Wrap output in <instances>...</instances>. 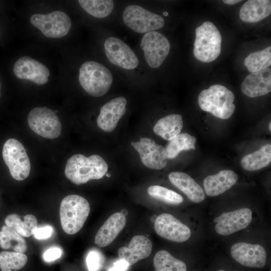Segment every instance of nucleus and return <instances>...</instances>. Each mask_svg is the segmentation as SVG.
<instances>
[{
  "label": "nucleus",
  "instance_id": "4468645a",
  "mask_svg": "<svg viewBox=\"0 0 271 271\" xmlns=\"http://www.w3.org/2000/svg\"><path fill=\"white\" fill-rule=\"evenodd\" d=\"M154 228L159 236L174 242H184L191 234L190 229L186 225L169 213L159 215L155 219Z\"/></svg>",
  "mask_w": 271,
  "mask_h": 271
},
{
  "label": "nucleus",
  "instance_id": "c85d7f7f",
  "mask_svg": "<svg viewBox=\"0 0 271 271\" xmlns=\"http://www.w3.org/2000/svg\"><path fill=\"white\" fill-rule=\"evenodd\" d=\"M155 271H186V264L165 250L158 251L153 259Z\"/></svg>",
  "mask_w": 271,
  "mask_h": 271
},
{
  "label": "nucleus",
  "instance_id": "b1692460",
  "mask_svg": "<svg viewBox=\"0 0 271 271\" xmlns=\"http://www.w3.org/2000/svg\"><path fill=\"white\" fill-rule=\"evenodd\" d=\"M183 126L182 116L172 114L160 119L155 124L153 130L157 135L169 141L180 133Z\"/></svg>",
  "mask_w": 271,
  "mask_h": 271
},
{
  "label": "nucleus",
  "instance_id": "423d86ee",
  "mask_svg": "<svg viewBox=\"0 0 271 271\" xmlns=\"http://www.w3.org/2000/svg\"><path fill=\"white\" fill-rule=\"evenodd\" d=\"M2 156L14 179L22 181L29 176L30 161L25 147L20 142L15 139L8 140L3 146Z\"/></svg>",
  "mask_w": 271,
  "mask_h": 271
},
{
  "label": "nucleus",
  "instance_id": "c9c22d12",
  "mask_svg": "<svg viewBox=\"0 0 271 271\" xmlns=\"http://www.w3.org/2000/svg\"><path fill=\"white\" fill-rule=\"evenodd\" d=\"M53 229L50 226L37 228L35 230L34 236L38 239H46L49 237L52 233Z\"/></svg>",
  "mask_w": 271,
  "mask_h": 271
},
{
  "label": "nucleus",
  "instance_id": "a211bd4d",
  "mask_svg": "<svg viewBox=\"0 0 271 271\" xmlns=\"http://www.w3.org/2000/svg\"><path fill=\"white\" fill-rule=\"evenodd\" d=\"M241 90L249 97L265 95L271 91V68H266L248 75L241 84Z\"/></svg>",
  "mask_w": 271,
  "mask_h": 271
},
{
  "label": "nucleus",
  "instance_id": "4c0bfd02",
  "mask_svg": "<svg viewBox=\"0 0 271 271\" xmlns=\"http://www.w3.org/2000/svg\"><path fill=\"white\" fill-rule=\"evenodd\" d=\"M241 2L240 0H223V2L228 5H233Z\"/></svg>",
  "mask_w": 271,
  "mask_h": 271
},
{
  "label": "nucleus",
  "instance_id": "2f4dec72",
  "mask_svg": "<svg viewBox=\"0 0 271 271\" xmlns=\"http://www.w3.org/2000/svg\"><path fill=\"white\" fill-rule=\"evenodd\" d=\"M28 260L24 253L3 251L0 252L1 271H16L23 268Z\"/></svg>",
  "mask_w": 271,
  "mask_h": 271
},
{
  "label": "nucleus",
  "instance_id": "f704fd0d",
  "mask_svg": "<svg viewBox=\"0 0 271 271\" xmlns=\"http://www.w3.org/2000/svg\"><path fill=\"white\" fill-rule=\"evenodd\" d=\"M62 253L61 249L57 247H53L48 249L44 253L43 257L45 261L51 262L60 258Z\"/></svg>",
  "mask_w": 271,
  "mask_h": 271
},
{
  "label": "nucleus",
  "instance_id": "7ed1b4c3",
  "mask_svg": "<svg viewBox=\"0 0 271 271\" xmlns=\"http://www.w3.org/2000/svg\"><path fill=\"white\" fill-rule=\"evenodd\" d=\"M90 210L88 201L78 195H69L62 200L60 207V222L64 231L74 234L84 225Z\"/></svg>",
  "mask_w": 271,
  "mask_h": 271
},
{
  "label": "nucleus",
  "instance_id": "7c9ffc66",
  "mask_svg": "<svg viewBox=\"0 0 271 271\" xmlns=\"http://www.w3.org/2000/svg\"><path fill=\"white\" fill-rule=\"evenodd\" d=\"M78 3L85 11L97 18L107 17L114 8V1L111 0H79Z\"/></svg>",
  "mask_w": 271,
  "mask_h": 271
},
{
  "label": "nucleus",
  "instance_id": "20e7f679",
  "mask_svg": "<svg viewBox=\"0 0 271 271\" xmlns=\"http://www.w3.org/2000/svg\"><path fill=\"white\" fill-rule=\"evenodd\" d=\"M78 79L87 93L94 97H100L110 89L113 77L104 65L96 61H88L80 66Z\"/></svg>",
  "mask_w": 271,
  "mask_h": 271
},
{
  "label": "nucleus",
  "instance_id": "0eeeda50",
  "mask_svg": "<svg viewBox=\"0 0 271 271\" xmlns=\"http://www.w3.org/2000/svg\"><path fill=\"white\" fill-rule=\"evenodd\" d=\"M124 24L138 33H147L164 27V18L137 5L127 6L122 13Z\"/></svg>",
  "mask_w": 271,
  "mask_h": 271
},
{
  "label": "nucleus",
  "instance_id": "6e6552de",
  "mask_svg": "<svg viewBox=\"0 0 271 271\" xmlns=\"http://www.w3.org/2000/svg\"><path fill=\"white\" fill-rule=\"evenodd\" d=\"M28 122L34 132L45 138L54 139L62 132V125L57 115L46 107L32 109L29 113Z\"/></svg>",
  "mask_w": 271,
  "mask_h": 271
},
{
  "label": "nucleus",
  "instance_id": "bb28decb",
  "mask_svg": "<svg viewBox=\"0 0 271 271\" xmlns=\"http://www.w3.org/2000/svg\"><path fill=\"white\" fill-rule=\"evenodd\" d=\"M0 246L4 249H12L15 252L24 253L27 249V242L15 229L4 225L0 231Z\"/></svg>",
  "mask_w": 271,
  "mask_h": 271
},
{
  "label": "nucleus",
  "instance_id": "f257e3e1",
  "mask_svg": "<svg viewBox=\"0 0 271 271\" xmlns=\"http://www.w3.org/2000/svg\"><path fill=\"white\" fill-rule=\"evenodd\" d=\"M108 165L99 155H92L86 157L75 154L67 161L65 175L74 184L79 185L90 180L101 179L106 174Z\"/></svg>",
  "mask_w": 271,
  "mask_h": 271
},
{
  "label": "nucleus",
  "instance_id": "9b49d317",
  "mask_svg": "<svg viewBox=\"0 0 271 271\" xmlns=\"http://www.w3.org/2000/svg\"><path fill=\"white\" fill-rule=\"evenodd\" d=\"M104 47L107 59L113 65L128 70L133 69L138 66L139 59L134 52L119 38H107Z\"/></svg>",
  "mask_w": 271,
  "mask_h": 271
},
{
  "label": "nucleus",
  "instance_id": "58836bf2",
  "mask_svg": "<svg viewBox=\"0 0 271 271\" xmlns=\"http://www.w3.org/2000/svg\"><path fill=\"white\" fill-rule=\"evenodd\" d=\"M268 128H269V130L270 131L271 130V122H269V123Z\"/></svg>",
  "mask_w": 271,
  "mask_h": 271
},
{
  "label": "nucleus",
  "instance_id": "72a5a7b5",
  "mask_svg": "<svg viewBox=\"0 0 271 271\" xmlns=\"http://www.w3.org/2000/svg\"><path fill=\"white\" fill-rule=\"evenodd\" d=\"M103 263V258L98 251H90L86 257V264L89 271H97Z\"/></svg>",
  "mask_w": 271,
  "mask_h": 271
},
{
  "label": "nucleus",
  "instance_id": "aec40b11",
  "mask_svg": "<svg viewBox=\"0 0 271 271\" xmlns=\"http://www.w3.org/2000/svg\"><path fill=\"white\" fill-rule=\"evenodd\" d=\"M126 224L125 216L121 212L112 214L97 231L94 242L99 247L110 244L117 236Z\"/></svg>",
  "mask_w": 271,
  "mask_h": 271
},
{
  "label": "nucleus",
  "instance_id": "dca6fc26",
  "mask_svg": "<svg viewBox=\"0 0 271 271\" xmlns=\"http://www.w3.org/2000/svg\"><path fill=\"white\" fill-rule=\"evenodd\" d=\"M15 76L21 79L32 81L38 85L46 84L48 81L50 71L41 62L29 56H23L14 66Z\"/></svg>",
  "mask_w": 271,
  "mask_h": 271
},
{
  "label": "nucleus",
  "instance_id": "393cba45",
  "mask_svg": "<svg viewBox=\"0 0 271 271\" xmlns=\"http://www.w3.org/2000/svg\"><path fill=\"white\" fill-rule=\"evenodd\" d=\"M271 161V145L266 144L259 150L244 156L240 164L249 171H256L267 166Z\"/></svg>",
  "mask_w": 271,
  "mask_h": 271
},
{
  "label": "nucleus",
  "instance_id": "a19ab883",
  "mask_svg": "<svg viewBox=\"0 0 271 271\" xmlns=\"http://www.w3.org/2000/svg\"><path fill=\"white\" fill-rule=\"evenodd\" d=\"M1 82H0V90H1Z\"/></svg>",
  "mask_w": 271,
  "mask_h": 271
},
{
  "label": "nucleus",
  "instance_id": "cd10ccee",
  "mask_svg": "<svg viewBox=\"0 0 271 271\" xmlns=\"http://www.w3.org/2000/svg\"><path fill=\"white\" fill-rule=\"evenodd\" d=\"M196 138L188 133H180L169 141L165 147L168 159L177 157L183 151L195 149Z\"/></svg>",
  "mask_w": 271,
  "mask_h": 271
},
{
  "label": "nucleus",
  "instance_id": "6ab92c4d",
  "mask_svg": "<svg viewBox=\"0 0 271 271\" xmlns=\"http://www.w3.org/2000/svg\"><path fill=\"white\" fill-rule=\"evenodd\" d=\"M151 240L144 235H136L131 239L128 246H122L118 250L119 259L125 260L129 265L148 257L152 250Z\"/></svg>",
  "mask_w": 271,
  "mask_h": 271
},
{
  "label": "nucleus",
  "instance_id": "2eb2a0df",
  "mask_svg": "<svg viewBox=\"0 0 271 271\" xmlns=\"http://www.w3.org/2000/svg\"><path fill=\"white\" fill-rule=\"evenodd\" d=\"M231 254L234 260L244 266L261 268L266 263V251L259 244L236 243L231 248Z\"/></svg>",
  "mask_w": 271,
  "mask_h": 271
},
{
  "label": "nucleus",
  "instance_id": "c756f323",
  "mask_svg": "<svg viewBox=\"0 0 271 271\" xmlns=\"http://www.w3.org/2000/svg\"><path fill=\"white\" fill-rule=\"evenodd\" d=\"M244 64L251 73L259 71L271 65V47L249 54Z\"/></svg>",
  "mask_w": 271,
  "mask_h": 271
},
{
  "label": "nucleus",
  "instance_id": "1a4fd4ad",
  "mask_svg": "<svg viewBox=\"0 0 271 271\" xmlns=\"http://www.w3.org/2000/svg\"><path fill=\"white\" fill-rule=\"evenodd\" d=\"M30 23L47 37L58 38L66 35L70 30L71 21L64 12L55 11L46 15L34 14Z\"/></svg>",
  "mask_w": 271,
  "mask_h": 271
},
{
  "label": "nucleus",
  "instance_id": "4be33fe9",
  "mask_svg": "<svg viewBox=\"0 0 271 271\" xmlns=\"http://www.w3.org/2000/svg\"><path fill=\"white\" fill-rule=\"evenodd\" d=\"M171 183L184 193L192 202L200 203L205 199L203 189L188 174L181 172H173L169 174Z\"/></svg>",
  "mask_w": 271,
  "mask_h": 271
},
{
  "label": "nucleus",
  "instance_id": "a878e982",
  "mask_svg": "<svg viewBox=\"0 0 271 271\" xmlns=\"http://www.w3.org/2000/svg\"><path fill=\"white\" fill-rule=\"evenodd\" d=\"M5 222L6 225L13 228L23 237L33 235L38 228L37 219L32 214L25 215L22 220L18 214H11L6 217Z\"/></svg>",
  "mask_w": 271,
  "mask_h": 271
},
{
  "label": "nucleus",
  "instance_id": "473e14b6",
  "mask_svg": "<svg viewBox=\"0 0 271 271\" xmlns=\"http://www.w3.org/2000/svg\"><path fill=\"white\" fill-rule=\"evenodd\" d=\"M148 193L151 197L169 204L178 205L183 201V198L179 194L159 185L150 186Z\"/></svg>",
  "mask_w": 271,
  "mask_h": 271
},
{
  "label": "nucleus",
  "instance_id": "f03ea898",
  "mask_svg": "<svg viewBox=\"0 0 271 271\" xmlns=\"http://www.w3.org/2000/svg\"><path fill=\"white\" fill-rule=\"evenodd\" d=\"M234 95L226 87L215 84L202 90L198 96L200 108L223 119L230 118L235 109Z\"/></svg>",
  "mask_w": 271,
  "mask_h": 271
},
{
  "label": "nucleus",
  "instance_id": "ea45409f",
  "mask_svg": "<svg viewBox=\"0 0 271 271\" xmlns=\"http://www.w3.org/2000/svg\"><path fill=\"white\" fill-rule=\"evenodd\" d=\"M218 271H225V270H223V269H219V270H218Z\"/></svg>",
  "mask_w": 271,
  "mask_h": 271
},
{
  "label": "nucleus",
  "instance_id": "e433bc0d",
  "mask_svg": "<svg viewBox=\"0 0 271 271\" xmlns=\"http://www.w3.org/2000/svg\"><path fill=\"white\" fill-rule=\"evenodd\" d=\"M129 266L125 260L119 259L114 263L108 271H126Z\"/></svg>",
  "mask_w": 271,
  "mask_h": 271
},
{
  "label": "nucleus",
  "instance_id": "9d476101",
  "mask_svg": "<svg viewBox=\"0 0 271 271\" xmlns=\"http://www.w3.org/2000/svg\"><path fill=\"white\" fill-rule=\"evenodd\" d=\"M141 47L144 52L145 60L150 67H160L168 55L170 44L161 33L152 31L146 33L141 39Z\"/></svg>",
  "mask_w": 271,
  "mask_h": 271
},
{
  "label": "nucleus",
  "instance_id": "f8f14e48",
  "mask_svg": "<svg viewBox=\"0 0 271 271\" xmlns=\"http://www.w3.org/2000/svg\"><path fill=\"white\" fill-rule=\"evenodd\" d=\"M131 145L138 152L142 163L147 168L161 170L166 167L168 158L165 149L150 138H141Z\"/></svg>",
  "mask_w": 271,
  "mask_h": 271
},
{
  "label": "nucleus",
  "instance_id": "ddd939ff",
  "mask_svg": "<svg viewBox=\"0 0 271 271\" xmlns=\"http://www.w3.org/2000/svg\"><path fill=\"white\" fill-rule=\"evenodd\" d=\"M252 220V212L243 208L231 212H223L215 218V230L221 235L227 236L245 228Z\"/></svg>",
  "mask_w": 271,
  "mask_h": 271
},
{
  "label": "nucleus",
  "instance_id": "412c9836",
  "mask_svg": "<svg viewBox=\"0 0 271 271\" xmlns=\"http://www.w3.org/2000/svg\"><path fill=\"white\" fill-rule=\"evenodd\" d=\"M238 176L235 172L230 170H224L215 175L206 177L203 181L206 194L214 197L226 192L237 182Z\"/></svg>",
  "mask_w": 271,
  "mask_h": 271
},
{
  "label": "nucleus",
  "instance_id": "5701e85b",
  "mask_svg": "<svg viewBox=\"0 0 271 271\" xmlns=\"http://www.w3.org/2000/svg\"><path fill=\"white\" fill-rule=\"evenodd\" d=\"M271 13L270 0H248L240 8L239 17L246 23H256L269 16Z\"/></svg>",
  "mask_w": 271,
  "mask_h": 271
},
{
  "label": "nucleus",
  "instance_id": "39448f33",
  "mask_svg": "<svg viewBox=\"0 0 271 271\" xmlns=\"http://www.w3.org/2000/svg\"><path fill=\"white\" fill-rule=\"evenodd\" d=\"M222 37L217 27L211 22L206 21L195 30L193 55L199 61L209 63L219 56Z\"/></svg>",
  "mask_w": 271,
  "mask_h": 271
},
{
  "label": "nucleus",
  "instance_id": "f3484780",
  "mask_svg": "<svg viewBox=\"0 0 271 271\" xmlns=\"http://www.w3.org/2000/svg\"><path fill=\"white\" fill-rule=\"evenodd\" d=\"M126 103V99L123 96L114 98L105 103L97 118L99 128L105 132L112 131L124 114Z\"/></svg>",
  "mask_w": 271,
  "mask_h": 271
}]
</instances>
